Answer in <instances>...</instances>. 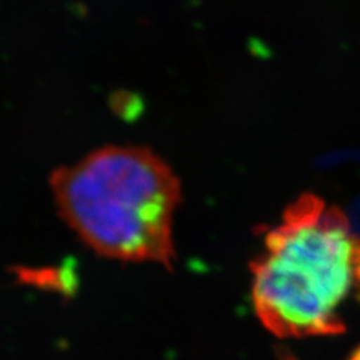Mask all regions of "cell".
<instances>
[{"label": "cell", "instance_id": "2", "mask_svg": "<svg viewBox=\"0 0 360 360\" xmlns=\"http://www.w3.org/2000/svg\"><path fill=\"white\" fill-rule=\"evenodd\" d=\"M359 248L336 207L303 195L266 238L252 264V303L283 338L338 333L340 312L357 278Z\"/></svg>", "mask_w": 360, "mask_h": 360}, {"label": "cell", "instance_id": "1", "mask_svg": "<svg viewBox=\"0 0 360 360\" xmlns=\"http://www.w3.org/2000/svg\"><path fill=\"white\" fill-rule=\"evenodd\" d=\"M65 222L98 254L170 266L179 179L146 148L107 146L51 176Z\"/></svg>", "mask_w": 360, "mask_h": 360}]
</instances>
